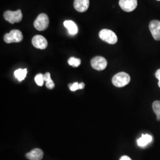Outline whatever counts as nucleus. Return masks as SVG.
Instances as JSON below:
<instances>
[{
    "label": "nucleus",
    "mask_w": 160,
    "mask_h": 160,
    "mask_svg": "<svg viewBox=\"0 0 160 160\" xmlns=\"http://www.w3.org/2000/svg\"><path fill=\"white\" fill-rule=\"evenodd\" d=\"M130 81L129 75L124 72H120L114 75L112 78V83L115 87H123L128 85Z\"/></svg>",
    "instance_id": "obj_1"
},
{
    "label": "nucleus",
    "mask_w": 160,
    "mask_h": 160,
    "mask_svg": "<svg viewBox=\"0 0 160 160\" xmlns=\"http://www.w3.org/2000/svg\"><path fill=\"white\" fill-rule=\"evenodd\" d=\"M99 37L102 40L108 43L109 44L113 45L117 43L118 37L114 32L109 29H104L99 32Z\"/></svg>",
    "instance_id": "obj_2"
},
{
    "label": "nucleus",
    "mask_w": 160,
    "mask_h": 160,
    "mask_svg": "<svg viewBox=\"0 0 160 160\" xmlns=\"http://www.w3.org/2000/svg\"><path fill=\"white\" fill-rule=\"evenodd\" d=\"M23 36L21 31L18 30H12V31L6 33L4 36V40L7 43H18L23 40Z\"/></svg>",
    "instance_id": "obj_3"
},
{
    "label": "nucleus",
    "mask_w": 160,
    "mask_h": 160,
    "mask_svg": "<svg viewBox=\"0 0 160 160\" xmlns=\"http://www.w3.org/2000/svg\"><path fill=\"white\" fill-rule=\"evenodd\" d=\"M4 18L6 21L8 22L9 23L14 24L21 22L23 18V15L20 10H18L16 12L7 10L4 13Z\"/></svg>",
    "instance_id": "obj_4"
},
{
    "label": "nucleus",
    "mask_w": 160,
    "mask_h": 160,
    "mask_svg": "<svg viewBox=\"0 0 160 160\" xmlns=\"http://www.w3.org/2000/svg\"><path fill=\"white\" fill-rule=\"evenodd\" d=\"M49 23L48 16L46 14H40L34 22V26L36 29L39 31L46 30Z\"/></svg>",
    "instance_id": "obj_5"
},
{
    "label": "nucleus",
    "mask_w": 160,
    "mask_h": 160,
    "mask_svg": "<svg viewBox=\"0 0 160 160\" xmlns=\"http://www.w3.org/2000/svg\"><path fill=\"white\" fill-rule=\"evenodd\" d=\"M92 67L97 71H102L107 67L108 62L103 57H95L91 60Z\"/></svg>",
    "instance_id": "obj_6"
},
{
    "label": "nucleus",
    "mask_w": 160,
    "mask_h": 160,
    "mask_svg": "<svg viewBox=\"0 0 160 160\" xmlns=\"http://www.w3.org/2000/svg\"><path fill=\"white\" fill-rule=\"evenodd\" d=\"M137 0H120V8L126 12H131L137 7Z\"/></svg>",
    "instance_id": "obj_7"
},
{
    "label": "nucleus",
    "mask_w": 160,
    "mask_h": 160,
    "mask_svg": "<svg viewBox=\"0 0 160 160\" xmlns=\"http://www.w3.org/2000/svg\"><path fill=\"white\" fill-rule=\"evenodd\" d=\"M149 29L155 40H160V21H151L149 24Z\"/></svg>",
    "instance_id": "obj_8"
},
{
    "label": "nucleus",
    "mask_w": 160,
    "mask_h": 160,
    "mask_svg": "<svg viewBox=\"0 0 160 160\" xmlns=\"http://www.w3.org/2000/svg\"><path fill=\"white\" fill-rule=\"evenodd\" d=\"M33 45L38 49H45L48 46L47 40L41 35H36L32 39Z\"/></svg>",
    "instance_id": "obj_9"
},
{
    "label": "nucleus",
    "mask_w": 160,
    "mask_h": 160,
    "mask_svg": "<svg viewBox=\"0 0 160 160\" xmlns=\"http://www.w3.org/2000/svg\"><path fill=\"white\" fill-rule=\"evenodd\" d=\"M89 4V0H74V7L77 12H83L87 10Z\"/></svg>",
    "instance_id": "obj_10"
},
{
    "label": "nucleus",
    "mask_w": 160,
    "mask_h": 160,
    "mask_svg": "<svg viewBox=\"0 0 160 160\" xmlns=\"http://www.w3.org/2000/svg\"><path fill=\"white\" fill-rule=\"evenodd\" d=\"M29 160H41L43 157V151L39 148H34L26 155Z\"/></svg>",
    "instance_id": "obj_11"
},
{
    "label": "nucleus",
    "mask_w": 160,
    "mask_h": 160,
    "mask_svg": "<svg viewBox=\"0 0 160 160\" xmlns=\"http://www.w3.org/2000/svg\"><path fill=\"white\" fill-rule=\"evenodd\" d=\"M64 26L67 29L71 35H75L78 33V28L77 25L72 20H65L63 22Z\"/></svg>",
    "instance_id": "obj_12"
},
{
    "label": "nucleus",
    "mask_w": 160,
    "mask_h": 160,
    "mask_svg": "<svg viewBox=\"0 0 160 160\" xmlns=\"http://www.w3.org/2000/svg\"><path fill=\"white\" fill-rule=\"evenodd\" d=\"M152 141V137L148 134H142V137L137 140L138 145L141 147H144Z\"/></svg>",
    "instance_id": "obj_13"
},
{
    "label": "nucleus",
    "mask_w": 160,
    "mask_h": 160,
    "mask_svg": "<svg viewBox=\"0 0 160 160\" xmlns=\"http://www.w3.org/2000/svg\"><path fill=\"white\" fill-rule=\"evenodd\" d=\"M27 73H28V70L26 68L18 69L15 71L14 75H15V77L19 81H22L26 78Z\"/></svg>",
    "instance_id": "obj_14"
},
{
    "label": "nucleus",
    "mask_w": 160,
    "mask_h": 160,
    "mask_svg": "<svg viewBox=\"0 0 160 160\" xmlns=\"http://www.w3.org/2000/svg\"><path fill=\"white\" fill-rule=\"evenodd\" d=\"M43 77L45 81H46V87L50 90L53 89L55 87V84L53 80L51 79V74L49 72H46L43 75Z\"/></svg>",
    "instance_id": "obj_15"
},
{
    "label": "nucleus",
    "mask_w": 160,
    "mask_h": 160,
    "mask_svg": "<svg viewBox=\"0 0 160 160\" xmlns=\"http://www.w3.org/2000/svg\"><path fill=\"white\" fill-rule=\"evenodd\" d=\"M152 109L157 115V119L160 120V101H155L152 104Z\"/></svg>",
    "instance_id": "obj_16"
},
{
    "label": "nucleus",
    "mask_w": 160,
    "mask_h": 160,
    "mask_svg": "<svg viewBox=\"0 0 160 160\" xmlns=\"http://www.w3.org/2000/svg\"><path fill=\"white\" fill-rule=\"evenodd\" d=\"M69 65L74 67H78L81 64V59L74 57H71L68 61Z\"/></svg>",
    "instance_id": "obj_17"
},
{
    "label": "nucleus",
    "mask_w": 160,
    "mask_h": 160,
    "mask_svg": "<svg viewBox=\"0 0 160 160\" xmlns=\"http://www.w3.org/2000/svg\"><path fill=\"white\" fill-rule=\"evenodd\" d=\"M34 80L36 83L39 86H42L44 84V77H43V75L42 74H39L36 75V77H34Z\"/></svg>",
    "instance_id": "obj_18"
},
{
    "label": "nucleus",
    "mask_w": 160,
    "mask_h": 160,
    "mask_svg": "<svg viewBox=\"0 0 160 160\" xmlns=\"http://www.w3.org/2000/svg\"><path fill=\"white\" fill-rule=\"evenodd\" d=\"M69 88L72 92H75L77 90H79V83L77 82H75L73 84H70L69 85Z\"/></svg>",
    "instance_id": "obj_19"
},
{
    "label": "nucleus",
    "mask_w": 160,
    "mask_h": 160,
    "mask_svg": "<svg viewBox=\"0 0 160 160\" xmlns=\"http://www.w3.org/2000/svg\"><path fill=\"white\" fill-rule=\"evenodd\" d=\"M155 77L158 80V86L160 88V69H158L155 72Z\"/></svg>",
    "instance_id": "obj_20"
},
{
    "label": "nucleus",
    "mask_w": 160,
    "mask_h": 160,
    "mask_svg": "<svg viewBox=\"0 0 160 160\" xmlns=\"http://www.w3.org/2000/svg\"><path fill=\"white\" fill-rule=\"evenodd\" d=\"M132 160L130 157H129L128 156L126 155H123L122 157H120V160Z\"/></svg>",
    "instance_id": "obj_21"
},
{
    "label": "nucleus",
    "mask_w": 160,
    "mask_h": 160,
    "mask_svg": "<svg viewBox=\"0 0 160 160\" xmlns=\"http://www.w3.org/2000/svg\"><path fill=\"white\" fill-rule=\"evenodd\" d=\"M84 87H85L84 83H83V82H80V83H79V90L83 89L84 88Z\"/></svg>",
    "instance_id": "obj_22"
},
{
    "label": "nucleus",
    "mask_w": 160,
    "mask_h": 160,
    "mask_svg": "<svg viewBox=\"0 0 160 160\" xmlns=\"http://www.w3.org/2000/svg\"><path fill=\"white\" fill-rule=\"evenodd\" d=\"M157 1H160V0H157Z\"/></svg>",
    "instance_id": "obj_23"
}]
</instances>
